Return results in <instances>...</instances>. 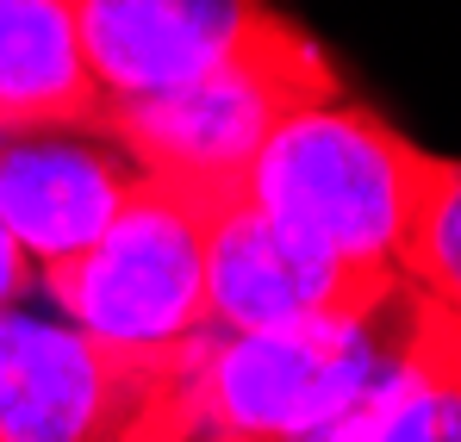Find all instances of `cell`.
I'll use <instances>...</instances> for the list:
<instances>
[{
	"mask_svg": "<svg viewBox=\"0 0 461 442\" xmlns=\"http://www.w3.org/2000/svg\"><path fill=\"white\" fill-rule=\"evenodd\" d=\"M424 175L430 149H418L368 106L324 100L294 113L262 144L243 175V206L362 275H399Z\"/></svg>",
	"mask_w": 461,
	"mask_h": 442,
	"instance_id": "1",
	"label": "cell"
},
{
	"mask_svg": "<svg viewBox=\"0 0 461 442\" xmlns=\"http://www.w3.org/2000/svg\"><path fill=\"white\" fill-rule=\"evenodd\" d=\"M411 311H418V287L405 281V293L368 318H318L256 337L206 330L187 368V430L318 442L368 392H381V380L405 349Z\"/></svg>",
	"mask_w": 461,
	"mask_h": 442,
	"instance_id": "2",
	"label": "cell"
},
{
	"mask_svg": "<svg viewBox=\"0 0 461 442\" xmlns=\"http://www.w3.org/2000/svg\"><path fill=\"white\" fill-rule=\"evenodd\" d=\"M243 187L150 175L94 249L38 275V293L87 337L125 356H168L206 337V262L212 230Z\"/></svg>",
	"mask_w": 461,
	"mask_h": 442,
	"instance_id": "3",
	"label": "cell"
},
{
	"mask_svg": "<svg viewBox=\"0 0 461 442\" xmlns=\"http://www.w3.org/2000/svg\"><path fill=\"white\" fill-rule=\"evenodd\" d=\"M194 343L168 356H125L69 324L44 293L6 305L0 442H187Z\"/></svg>",
	"mask_w": 461,
	"mask_h": 442,
	"instance_id": "4",
	"label": "cell"
},
{
	"mask_svg": "<svg viewBox=\"0 0 461 442\" xmlns=\"http://www.w3.org/2000/svg\"><path fill=\"white\" fill-rule=\"evenodd\" d=\"M343 100V81L330 57L312 44L294 19H268L237 57H225L212 75L138 100V106H106L100 131H113L150 175L175 181H206V187H243L249 162L262 144L306 106Z\"/></svg>",
	"mask_w": 461,
	"mask_h": 442,
	"instance_id": "5",
	"label": "cell"
},
{
	"mask_svg": "<svg viewBox=\"0 0 461 442\" xmlns=\"http://www.w3.org/2000/svg\"><path fill=\"white\" fill-rule=\"evenodd\" d=\"M399 293H405V275H362L243 200L212 230L206 324L219 337H256V330H287L318 318H368Z\"/></svg>",
	"mask_w": 461,
	"mask_h": 442,
	"instance_id": "6",
	"label": "cell"
},
{
	"mask_svg": "<svg viewBox=\"0 0 461 442\" xmlns=\"http://www.w3.org/2000/svg\"><path fill=\"white\" fill-rule=\"evenodd\" d=\"M144 181L150 168L100 125L0 131V224L38 275L94 249Z\"/></svg>",
	"mask_w": 461,
	"mask_h": 442,
	"instance_id": "7",
	"label": "cell"
},
{
	"mask_svg": "<svg viewBox=\"0 0 461 442\" xmlns=\"http://www.w3.org/2000/svg\"><path fill=\"white\" fill-rule=\"evenodd\" d=\"M87 75L106 106L162 100L237 57L268 19V0H76Z\"/></svg>",
	"mask_w": 461,
	"mask_h": 442,
	"instance_id": "8",
	"label": "cell"
},
{
	"mask_svg": "<svg viewBox=\"0 0 461 442\" xmlns=\"http://www.w3.org/2000/svg\"><path fill=\"white\" fill-rule=\"evenodd\" d=\"M76 0H0V131L100 125Z\"/></svg>",
	"mask_w": 461,
	"mask_h": 442,
	"instance_id": "9",
	"label": "cell"
},
{
	"mask_svg": "<svg viewBox=\"0 0 461 442\" xmlns=\"http://www.w3.org/2000/svg\"><path fill=\"white\" fill-rule=\"evenodd\" d=\"M318 442H461V318L418 293L411 330L381 392Z\"/></svg>",
	"mask_w": 461,
	"mask_h": 442,
	"instance_id": "10",
	"label": "cell"
},
{
	"mask_svg": "<svg viewBox=\"0 0 461 442\" xmlns=\"http://www.w3.org/2000/svg\"><path fill=\"white\" fill-rule=\"evenodd\" d=\"M399 275L424 299H437L443 311L461 318V162L456 156H430L418 219H411L405 249H399Z\"/></svg>",
	"mask_w": 461,
	"mask_h": 442,
	"instance_id": "11",
	"label": "cell"
},
{
	"mask_svg": "<svg viewBox=\"0 0 461 442\" xmlns=\"http://www.w3.org/2000/svg\"><path fill=\"white\" fill-rule=\"evenodd\" d=\"M38 293V262L19 249V237L0 224V311L6 305H19V299H32Z\"/></svg>",
	"mask_w": 461,
	"mask_h": 442,
	"instance_id": "12",
	"label": "cell"
},
{
	"mask_svg": "<svg viewBox=\"0 0 461 442\" xmlns=\"http://www.w3.org/2000/svg\"><path fill=\"white\" fill-rule=\"evenodd\" d=\"M187 442H268V437H187Z\"/></svg>",
	"mask_w": 461,
	"mask_h": 442,
	"instance_id": "13",
	"label": "cell"
}]
</instances>
